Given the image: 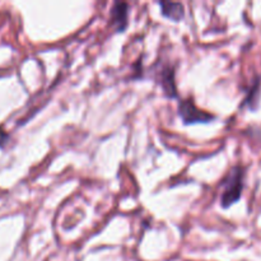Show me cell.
I'll list each match as a JSON object with an SVG mask.
<instances>
[{
  "instance_id": "1",
  "label": "cell",
  "mask_w": 261,
  "mask_h": 261,
  "mask_svg": "<svg viewBox=\"0 0 261 261\" xmlns=\"http://www.w3.org/2000/svg\"><path fill=\"white\" fill-rule=\"evenodd\" d=\"M244 178L245 170L242 166L237 165L231 168L226 177L222 180V191L221 205L222 208L227 209L236 204L241 199L242 191H244Z\"/></svg>"
},
{
  "instance_id": "2",
  "label": "cell",
  "mask_w": 261,
  "mask_h": 261,
  "mask_svg": "<svg viewBox=\"0 0 261 261\" xmlns=\"http://www.w3.org/2000/svg\"><path fill=\"white\" fill-rule=\"evenodd\" d=\"M149 71L152 73L153 79L157 82L162 88L165 96L168 98H177V87H176V73L175 66L170 61L157 60L149 68Z\"/></svg>"
},
{
  "instance_id": "3",
  "label": "cell",
  "mask_w": 261,
  "mask_h": 261,
  "mask_svg": "<svg viewBox=\"0 0 261 261\" xmlns=\"http://www.w3.org/2000/svg\"><path fill=\"white\" fill-rule=\"evenodd\" d=\"M178 115L185 125L193 124H208V122L216 120V116L209 112L198 109L194 103L193 98H184L178 101L177 107Z\"/></svg>"
},
{
  "instance_id": "4",
  "label": "cell",
  "mask_w": 261,
  "mask_h": 261,
  "mask_svg": "<svg viewBox=\"0 0 261 261\" xmlns=\"http://www.w3.org/2000/svg\"><path fill=\"white\" fill-rule=\"evenodd\" d=\"M110 25L115 32H124L129 25V4L116 2L110 10Z\"/></svg>"
},
{
  "instance_id": "5",
  "label": "cell",
  "mask_w": 261,
  "mask_h": 261,
  "mask_svg": "<svg viewBox=\"0 0 261 261\" xmlns=\"http://www.w3.org/2000/svg\"><path fill=\"white\" fill-rule=\"evenodd\" d=\"M161 13L165 18L173 20V22H180L184 19L185 15V8L184 4L178 2H160Z\"/></svg>"
},
{
  "instance_id": "6",
  "label": "cell",
  "mask_w": 261,
  "mask_h": 261,
  "mask_svg": "<svg viewBox=\"0 0 261 261\" xmlns=\"http://www.w3.org/2000/svg\"><path fill=\"white\" fill-rule=\"evenodd\" d=\"M260 94H261V82L260 76L252 81L251 86L249 87L246 92V97H245L244 102H242V106H247L250 110H256V107L259 106L260 101Z\"/></svg>"
},
{
  "instance_id": "7",
  "label": "cell",
  "mask_w": 261,
  "mask_h": 261,
  "mask_svg": "<svg viewBox=\"0 0 261 261\" xmlns=\"http://www.w3.org/2000/svg\"><path fill=\"white\" fill-rule=\"evenodd\" d=\"M8 142H9V135L0 130V148H4Z\"/></svg>"
}]
</instances>
